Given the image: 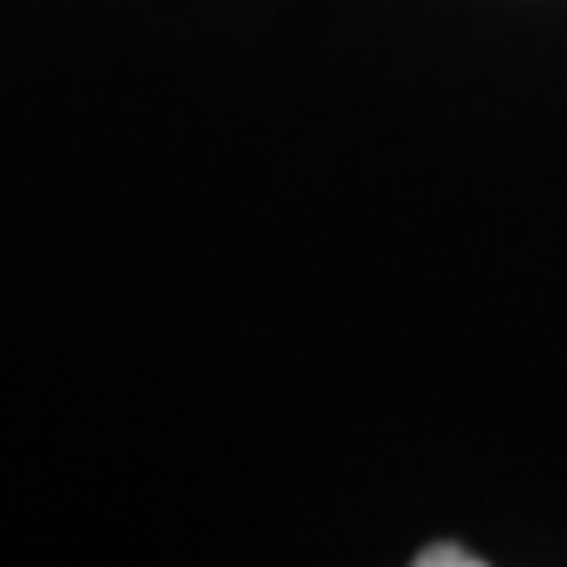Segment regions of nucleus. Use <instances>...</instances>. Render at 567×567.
I'll list each match as a JSON object with an SVG mask.
<instances>
[{"label":"nucleus","mask_w":567,"mask_h":567,"mask_svg":"<svg viewBox=\"0 0 567 567\" xmlns=\"http://www.w3.org/2000/svg\"><path fill=\"white\" fill-rule=\"evenodd\" d=\"M415 567H484V557H478V551L452 547V542H436V547L415 551Z\"/></svg>","instance_id":"obj_1"}]
</instances>
